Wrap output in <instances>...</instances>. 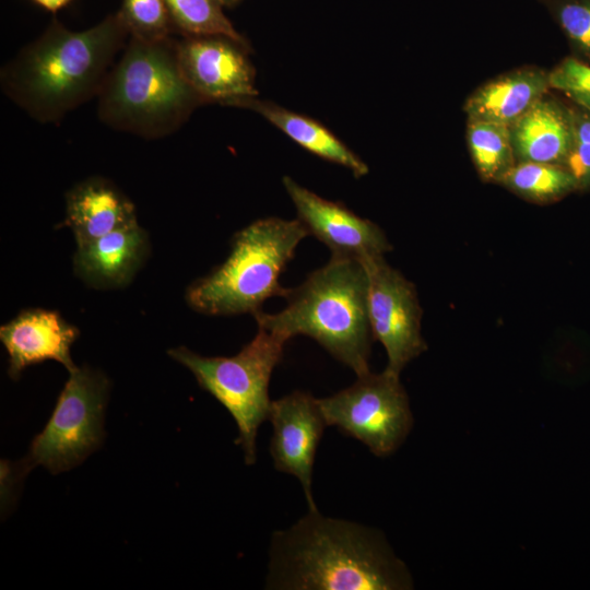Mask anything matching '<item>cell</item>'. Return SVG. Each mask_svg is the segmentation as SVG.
Masks as SVG:
<instances>
[{
  "mask_svg": "<svg viewBox=\"0 0 590 590\" xmlns=\"http://www.w3.org/2000/svg\"><path fill=\"white\" fill-rule=\"evenodd\" d=\"M267 588L294 590L412 589L409 569L382 533L318 510L271 540Z\"/></svg>",
  "mask_w": 590,
  "mask_h": 590,
  "instance_id": "1",
  "label": "cell"
},
{
  "mask_svg": "<svg viewBox=\"0 0 590 590\" xmlns=\"http://www.w3.org/2000/svg\"><path fill=\"white\" fill-rule=\"evenodd\" d=\"M128 36L118 13L81 32L55 21L3 68V91L36 120L58 122L99 94Z\"/></svg>",
  "mask_w": 590,
  "mask_h": 590,
  "instance_id": "2",
  "label": "cell"
},
{
  "mask_svg": "<svg viewBox=\"0 0 590 590\" xmlns=\"http://www.w3.org/2000/svg\"><path fill=\"white\" fill-rule=\"evenodd\" d=\"M368 275L358 260L331 256L297 287L290 288L286 307L276 314L252 316L258 327L317 341L357 376L369 373L373 334L367 306Z\"/></svg>",
  "mask_w": 590,
  "mask_h": 590,
  "instance_id": "3",
  "label": "cell"
},
{
  "mask_svg": "<svg viewBox=\"0 0 590 590\" xmlns=\"http://www.w3.org/2000/svg\"><path fill=\"white\" fill-rule=\"evenodd\" d=\"M97 96L104 123L144 138L170 134L203 103L184 76L170 37L129 36Z\"/></svg>",
  "mask_w": 590,
  "mask_h": 590,
  "instance_id": "4",
  "label": "cell"
},
{
  "mask_svg": "<svg viewBox=\"0 0 590 590\" xmlns=\"http://www.w3.org/2000/svg\"><path fill=\"white\" fill-rule=\"evenodd\" d=\"M308 235L298 219L252 222L234 235L227 259L187 288L188 305L209 316L253 315L268 298L285 297L280 275Z\"/></svg>",
  "mask_w": 590,
  "mask_h": 590,
  "instance_id": "5",
  "label": "cell"
},
{
  "mask_svg": "<svg viewBox=\"0 0 590 590\" xmlns=\"http://www.w3.org/2000/svg\"><path fill=\"white\" fill-rule=\"evenodd\" d=\"M287 341L283 334L258 327L255 338L231 357L202 356L185 346L168 350V355L187 367L199 386L231 413L238 428L235 442L243 449L246 464L256 462L258 428L268 420L271 405L270 378L283 359Z\"/></svg>",
  "mask_w": 590,
  "mask_h": 590,
  "instance_id": "6",
  "label": "cell"
},
{
  "mask_svg": "<svg viewBox=\"0 0 590 590\" xmlns=\"http://www.w3.org/2000/svg\"><path fill=\"white\" fill-rule=\"evenodd\" d=\"M108 390V379L98 370L84 366L69 371L50 418L22 461V472L43 465L57 474L74 468L95 451L104 439Z\"/></svg>",
  "mask_w": 590,
  "mask_h": 590,
  "instance_id": "7",
  "label": "cell"
},
{
  "mask_svg": "<svg viewBox=\"0 0 590 590\" xmlns=\"http://www.w3.org/2000/svg\"><path fill=\"white\" fill-rule=\"evenodd\" d=\"M318 402L328 426L358 439L377 457L393 453L413 425L400 376L386 369L357 376L352 386Z\"/></svg>",
  "mask_w": 590,
  "mask_h": 590,
  "instance_id": "8",
  "label": "cell"
},
{
  "mask_svg": "<svg viewBox=\"0 0 590 590\" xmlns=\"http://www.w3.org/2000/svg\"><path fill=\"white\" fill-rule=\"evenodd\" d=\"M368 275L367 306L373 338L386 350V370L402 369L427 350L422 337V308L415 285L384 256L362 261Z\"/></svg>",
  "mask_w": 590,
  "mask_h": 590,
  "instance_id": "9",
  "label": "cell"
},
{
  "mask_svg": "<svg viewBox=\"0 0 590 590\" xmlns=\"http://www.w3.org/2000/svg\"><path fill=\"white\" fill-rule=\"evenodd\" d=\"M247 46L225 36H188L177 42L180 69L203 103L228 105L256 97L255 69Z\"/></svg>",
  "mask_w": 590,
  "mask_h": 590,
  "instance_id": "10",
  "label": "cell"
},
{
  "mask_svg": "<svg viewBox=\"0 0 590 590\" xmlns=\"http://www.w3.org/2000/svg\"><path fill=\"white\" fill-rule=\"evenodd\" d=\"M283 186L294 203L297 219L331 251V256L364 261L392 250L385 232L341 202L327 200L297 184L290 176Z\"/></svg>",
  "mask_w": 590,
  "mask_h": 590,
  "instance_id": "11",
  "label": "cell"
},
{
  "mask_svg": "<svg viewBox=\"0 0 590 590\" xmlns=\"http://www.w3.org/2000/svg\"><path fill=\"white\" fill-rule=\"evenodd\" d=\"M268 420L273 427L270 452L274 468L294 475L302 484L309 510H318L311 489L312 470L328 426L318 399L305 391H293L271 401Z\"/></svg>",
  "mask_w": 590,
  "mask_h": 590,
  "instance_id": "12",
  "label": "cell"
},
{
  "mask_svg": "<svg viewBox=\"0 0 590 590\" xmlns=\"http://www.w3.org/2000/svg\"><path fill=\"white\" fill-rule=\"evenodd\" d=\"M79 330L56 310L32 308L21 311L0 328V340L9 355L8 374L17 379L30 365L54 359L68 371L76 366L70 347Z\"/></svg>",
  "mask_w": 590,
  "mask_h": 590,
  "instance_id": "13",
  "label": "cell"
},
{
  "mask_svg": "<svg viewBox=\"0 0 590 590\" xmlns=\"http://www.w3.org/2000/svg\"><path fill=\"white\" fill-rule=\"evenodd\" d=\"M509 131L517 163L564 166L573 146V108L546 93Z\"/></svg>",
  "mask_w": 590,
  "mask_h": 590,
  "instance_id": "14",
  "label": "cell"
},
{
  "mask_svg": "<svg viewBox=\"0 0 590 590\" xmlns=\"http://www.w3.org/2000/svg\"><path fill=\"white\" fill-rule=\"evenodd\" d=\"M66 223L76 246L138 224L133 203L110 181L93 177L73 187L66 198Z\"/></svg>",
  "mask_w": 590,
  "mask_h": 590,
  "instance_id": "15",
  "label": "cell"
},
{
  "mask_svg": "<svg viewBox=\"0 0 590 590\" xmlns=\"http://www.w3.org/2000/svg\"><path fill=\"white\" fill-rule=\"evenodd\" d=\"M148 252V234L134 224L78 247L74 272L93 287H119L130 282Z\"/></svg>",
  "mask_w": 590,
  "mask_h": 590,
  "instance_id": "16",
  "label": "cell"
},
{
  "mask_svg": "<svg viewBox=\"0 0 590 590\" xmlns=\"http://www.w3.org/2000/svg\"><path fill=\"white\" fill-rule=\"evenodd\" d=\"M548 72L521 67L499 74L474 90L463 105L468 120L512 125L548 93Z\"/></svg>",
  "mask_w": 590,
  "mask_h": 590,
  "instance_id": "17",
  "label": "cell"
},
{
  "mask_svg": "<svg viewBox=\"0 0 590 590\" xmlns=\"http://www.w3.org/2000/svg\"><path fill=\"white\" fill-rule=\"evenodd\" d=\"M227 106L243 107L261 115L308 152L352 172L356 178L368 174V166L323 125L271 102L246 97Z\"/></svg>",
  "mask_w": 590,
  "mask_h": 590,
  "instance_id": "18",
  "label": "cell"
},
{
  "mask_svg": "<svg viewBox=\"0 0 590 590\" xmlns=\"http://www.w3.org/2000/svg\"><path fill=\"white\" fill-rule=\"evenodd\" d=\"M467 143L472 163L483 181L498 184L517 163L506 125L468 120Z\"/></svg>",
  "mask_w": 590,
  "mask_h": 590,
  "instance_id": "19",
  "label": "cell"
},
{
  "mask_svg": "<svg viewBox=\"0 0 590 590\" xmlns=\"http://www.w3.org/2000/svg\"><path fill=\"white\" fill-rule=\"evenodd\" d=\"M498 184L534 203H548L578 189L565 166L538 162L516 163Z\"/></svg>",
  "mask_w": 590,
  "mask_h": 590,
  "instance_id": "20",
  "label": "cell"
},
{
  "mask_svg": "<svg viewBox=\"0 0 590 590\" xmlns=\"http://www.w3.org/2000/svg\"><path fill=\"white\" fill-rule=\"evenodd\" d=\"M173 24L188 36H225L245 46V38L224 14L220 0H165Z\"/></svg>",
  "mask_w": 590,
  "mask_h": 590,
  "instance_id": "21",
  "label": "cell"
},
{
  "mask_svg": "<svg viewBox=\"0 0 590 590\" xmlns=\"http://www.w3.org/2000/svg\"><path fill=\"white\" fill-rule=\"evenodd\" d=\"M117 13L130 37L146 42L170 37L174 24L165 0H122Z\"/></svg>",
  "mask_w": 590,
  "mask_h": 590,
  "instance_id": "22",
  "label": "cell"
},
{
  "mask_svg": "<svg viewBox=\"0 0 590 590\" xmlns=\"http://www.w3.org/2000/svg\"><path fill=\"white\" fill-rule=\"evenodd\" d=\"M576 50L590 61V0H545Z\"/></svg>",
  "mask_w": 590,
  "mask_h": 590,
  "instance_id": "23",
  "label": "cell"
},
{
  "mask_svg": "<svg viewBox=\"0 0 590 590\" xmlns=\"http://www.w3.org/2000/svg\"><path fill=\"white\" fill-rule=\"evenodd\" d=\"M548 81L551 88L560 91L577 107L590 113V64L567 57L548 72Z\"/></svg>",
  "mask_w": 590,
  "mask_h": 590,
  "instance_id": "24",
  "label": "cell"
},
{
  "mask_svg": "<svg viewBox=\"0 0 590 590\" xmlns=\"http://www.w3.org/2000/svg\"><path fill=\"white\" fill-rule=\"evenodd\" d=\"M574 139L565 167L575 177L578 188H590V113L573 108Z\"/></svg>",
  "mask_w": 590,
  "mask_h": 590,
  "instance_id": "25",
  "label": "cell"
},
{
  "mask_svg": "<svg viewBox=\"0 0 590 590\" xmlns=\"http://www.w3.org/2000/svg\"><path fill=\"white\" fill-rule=\"evenodd\" d=\"M39 5L44 7L45 9L49 11H57L64 4H67L70 0H34Z\"/></svg>",
  "mask_w": 590,
  "mask_h": 590,
  "instance_id": "26",
  "label": "cell"
},
{
  "mask_svg": "<svg viewBox=\"0 0 590 590\" xmlns=\"http://www.w3.org/2000/svg\"><path fill=\"white\" fill-rule=\"evenodd\" d=\"M220 1L225 7H232L238 3L240 0H220Z\"/></svg>",
  "mask_w": 590,
  "mask_h": 590,
  "instance_id": "27",
  "label": "cell"
}]
</instances>
